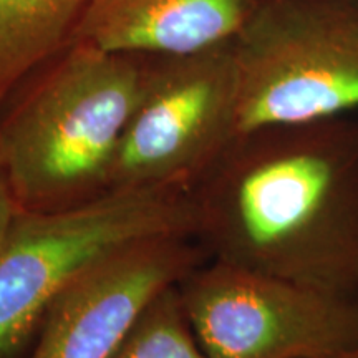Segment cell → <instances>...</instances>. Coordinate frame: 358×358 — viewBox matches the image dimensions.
Here are the masks:
<instances>
[{
    "label": "cell",
    "instance_id": "30bf717a",
    "mask_svg": "<svg viewBox=\"0 0 358 358\" xmlns=\"http://www.w3.org/2000/svg\"><path fill=\"white\" fill-rule=\"evenodd\" d=\"M110 358H209L192 332L178 284L148 303Z\"/></svg>",
    "mask_w": 358,
    "mask_h": 358
},
{
    "label": "cell",
    "instance_id": "277c9868",
    "mask_svg": "<svg viewBox=\"0 0 358 358\" xmlns=\"http://www.w3.org/2000/svg\"><path fill=\"white\" fill-rule=\"evenodd\" d=\"M232 48L239 136L358 108L357 6L271 0Z\"/></svg>",
    "mask_w": 358,
    "mask_h": 358
},
{
    "label": "cell",
    "instance_id": "9c48e42d",
    "mask_svg": "<svg viewBox=\"0 0 358 358\" xmlns=\"http://www.w3.org/2000/svg\"><path fill=\"white\" fill-rule=\"evenodd\" d=\"M90 0H0V110L71 43Z\"/></svg>",
    "mask_w": 358,
    "mask_h": 358
},
{
    "label": "cell",
    "instance_id": "6da1fadb",
    "mask_svg": "<svg viewBox=\"0 0 358 358\" xmlns=\"http://www.w3.org/2000/svg\"><path fill=\"white\" fill-rule=\"evenodd\" d=\"M191 194L213 261L358 295V122L241 134Z\"/></svg>",
    "mask_w": 358,
    "mask_h": 358
},
{
    "label": "cell",
    "instance_id": "5b68a950",
    "mask_svg": "<svg viewBox=\"0 0 358 358\" xmlns=\"http://www.w3.org/2000/svg\"><path fill=\"white\" fill-rule=\"evenodd\" d=\"M209 358H332L358 352V295L213 261L178 282Z\"/></svg>",
    "mask_w": 358,
    "mask_h": 358
},
{
    "label": "cell",
    "instance_id": "7c38bea8",
    "mask_svg": "<svg viewBox=\"0 0 358 358\" xmlns=\"http://www.w3.org/2000/svg\"><path fill=\"white\" fill-rule=\"evenodd\" d=\"M332 358H358V352L343 353V355H337V357H332Z\"/></svg>",
    "mask_w": 358,
    "mask_h": 358
},
{
    "label": "cell",
    "instance_id": "52a82bcc",
    "mask_svg": "<svg viewBox=\"0 0 358 358\" xmlns=\"http://www.w3.org/2000/svg\"><path fill=\"white\" fill-rule=\"evenodd\" d=\"M191 237H163L110 257L50 303L27 358H110L148 303L201 266Z\"/></svg>",
    "mask_w": 358,
    "mask_h": 358
},
{
    "label": "cell",
    "instance_id": "ba28073f",
    "mask_svg": "<svg viewBox=\"0 0 358 358\" xmlns=\"http://www.w3.org/2000/svg\"><path fill=\"white\" fill-rule=\"evenodd\" d=\"M271 0H90L71 42L140 57L229 43Z\"/></svg>",
    "mask_w": 358,
    "mask_h": 358
},
{
    "label": "cell",
    "instance_id": "8fae6325",
    "mask_svg": "<svg viewBox=\"0 0 358 358\" xmlns=\"http://www.w3.org/2000/svg\"><path fill=\"white\" fill-rule=\"evenodd\" d=\"M19 213L20 206L17 203L7 173L3 169L2 158H0V248H2L3 241L7 239L12 224Z\"/></svg>",
    "mask_w": 358,
    "mask_h": 358
},
{
    "label": "cell",
    "instance_id": "8992f818",
    "mask_svg": "<svg viewBox=\"0 0 358 358\" xmlns=\"http://www.w3.org/2000/svg\"><path fill=\"white\" fill-rule=\"evenodd\" d=\"M232 42L146 60L110 189H192L229 150L239 136Z\"/></svg>",
    "mask_w": 358,
    "mask_h": 358
},
{
    "label": "cell",
    "instance_id": "7a4b0ae2",
    "mask_svg": "<svg viewBox=\"0 0 358 358\" xmlns=\"http://www.w3.org/2000/svg\"><path fill=\"white\" fill-rule=\"evenodd\" d=\"M146 57L70 45L0 120V158L24 211H53L110 189Z\"/></svg>",
    "mask_w": 358,
    "mask_h": 358
},
{
    "label": "cell",
    "instance_id": "3957f363",
    "mask_svg": "<svg viewBox=\"0 0 358 358\" xmlns=\"http://www.w3.org/2000/svg\"><path fill=\"white\" fill-rule=\"evenodd\" d=\"M186 187H115L85 203L17 214L0 248V358H20L50 303L87 272L133 245L196 237Z\"/></svg>",
    "mask_w": 358,
    "mask_h": 358
}]
</instances>
